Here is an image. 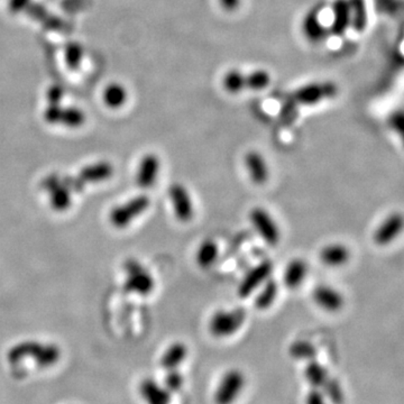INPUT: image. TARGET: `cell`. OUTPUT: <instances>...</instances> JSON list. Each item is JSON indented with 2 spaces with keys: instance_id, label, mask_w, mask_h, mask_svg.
<instances>
[{
  "instance_id": "836d02e7",
  "label": "cell",
  "mask_w": 404,
  "mask_h": 404,
  "mask_svg": "<svg viewBox=\"0 0 404 404\" xmlns=\"http://www.w3.org/2000/svg\"><path fill=\"white\" fill-rule=\"evenodd\" d=\"M305 404H330L321 389L310 387L305 396Z\"/></svg>"
},
{
  "instance_id": "e0dca14e",
  "label": "cell",
  "mask_w": 404,
  "mask_h": 404,
  "mask_svg": "<svg viewBox=\"0 0 404 404\" xmlns=\"http://www.w3.org/2000/svg\"><path fill=\"white\" fill-rule=\"evenodd\" d=\"M245 167L249 180L255 185H264L269 179V167L267 158L258 151H251L245 156Z\"/></svg>"
},
{
  "instance_id": "3957f363",
  "label": "cell",
  "mask_w": 404,
  "mask_h": 404,
  "mask_svg": "<svg viewBox=\"0 0 404 404\" xmlns=\"http://www.w3.org/2000/svg\"><path fill=\"white\" fill-rule=\"evenodd\" d=\"M247 378L242 369H229L221 375L212 393L214 404H235L246 387Z\"/></svg>"
},
{
  "instance_id": "d590c367",
  "label": "cell",
  "mask_w": 404,
  "mask_h": 404,
  "mask_svg": "<svg viewBox=\"0 0 404 404\" xmlns=\"http://www.w3.org/2000/svg\"><path fill=\"white\" fill-rule=\"evenodd\" d=\"M240 0H220V5L227 12H234L239 6Z\"/></svg>"
},
{
  "instance_id": "5bb4252c",
  "label": "cell",
  "mask_w": 404,
  "mask_h": 404,
  "mask_svg": "<svg viewBox=\"0 0 404 404\" xmlns=\"http://www.w3.org/2000/svg\"><path fill=\"white\" fill-rule=\"evenodd\" d=\"M161 172V160L154 153H149L144 155L140 161L136 171L135 181L142 189H150L158 182V176Z\"/></svg>"
},
{
  "instance_id": "2e32d148",
  "label": "cell",
  "mask_w": 404,
  "mask_h": 404,
  "mask_svg": "<svg viewBox=\"0 0 404 404\" xmlns=\"http://www.w3.org/2000/svg\"><path fill=\"white\" fill-rule=\"evenodd\" d=\"M114 165L108 161L94 162L92 165H85L76 174L78 179L87 187L88 185H97L107 181L114 176Z\"/></svg>"
},
{
  "instance_id": "d6986e66",
  "label": "cell",
  "mask_w": 404,
  "mask_h": 404,
  "mask_svg": "<svg viewBox=\"0 0 404 404\" xmlns=\"http://www.w3.org/2000/svg\"><path fill=\"white\" fill-rule=\"evenodd\" d=\"M309 273V265L307 261L301 258H292L285 267L282 281L289 290L299 289L307 278Z\"/></svg>"
},
{
  "instance_id": "d6a6232c",
  "label": "cell",
  "mask_w": 404,
  "mask_h": 404,
  "mask_svg": "<svg viewBox=\"0 0 404 404\" xmlns=\"http://www.w3.org/2000/svg\"><path fill=\"white\" fill-rule=\"evenodd\" d=\"M226 90L230 94H238L243 90V74L237 70L229 71L223 81Z\"/></svg>"
},
{
  "instance_id": "83f0119b",
  "label": "cell",
  "mask_w": 404,
  "mask_h": 404,
  "mask_svg": "<svg viewBox=\"0 0 404 404\" xmlns=\"http://www.w3.org/2000/svg\"><path fill=\"white\" fill-rule=\"evenodd\" d=\"M351 16L355 31L363 32L367 26V10L365 0H348Z\"/></svg>"
},
{
  "instance_id": "f546056e",
  "label": "cell",
  "mask_w": 404,
  "mask_h": 404,
  "mask_svg": "<svg viewBox=\"0 0 404 404\" xmlns=\"http://www.w3.org/2000/svg\"><path fill=\"white\" fill-rule=\"evenodd\" d=\"M289 353L291 357L298 360H305V362L314 360L317 356L316 347L307 340H298L291 344Z\"/></svg>"
},
{
  "instance_id": "4fadbf2b",
  "label": "cell",
  "mask_w": 404,
  "mask_h": 404,
  "mask_svg": "<svg viewBox=\"0 0 404 404\" xmlns=\"http://www.w3.org/2000/svg\"><path fill=\"white\" fill-rule=\"evenodd\" d=\"M311 298L320 309L327 312H338L345 305L343 293L333 285H317L311 292Z\"/></svg>"
},
{
  "instance_id": "7c38bea8",
  "label": "cell",
  "mask_w": 404,
  "mask_h": 404,
  "mask_svg": "<svg viewBox=\"0 0 404 404\" xmlns=\"http://www.w3.org/2000/svg\"><path fill=\"white\" fill-rule=\"evenodd\" d=\"M338 92L334 83H317L305 85L293 94L292 99L301 105H314L327 98H333Z\"/></svg>"
},
{
  "instance_id": "30bf717a",
  "label": "cell",
  "mask_w": 404,
  "mask_h": 404,
  "mask_svg": "<svg viewBox=\"0 0 404 404\" xmlns=\"http://www.w3.org/2000/svg\"><path fill=\"white\" fill-rule=\"evenodd\" d=\"M274 265L269 260H264L249 269L242 278L237 287V294L240 299H247L258 290L264 282L272 276Z\"/></svg>"
},
{
  "instance_id": "44dd1931",
  "label": "cell",
  "mask_w": 404,
  "mask_h": 404,
  "mask_svg": "<svg viewBox=\"0 0 404 404\" xmlns=\"http://www.w3.org/2000/svg\"><path fill=\"white\" fill-rule=\"evenodd\" d=\"M280 287L278 281L272 276L264 282L258 290L255 292L254 307L260 311H265L272 307L278 299Z\"/></svg>"
},
{
  "instance_id": "cb8c5ba5",
  "label": "cell",
  "mask_w": 404,
  "mask_h": 404,
  "mask_svg": "<svg viewBox=\"0 0 404 404\" xmlns=\"http://www.w3.org/2000/svg\"><path fill=\"white\" fill-rule=\"evenodd\" d=\"M219 258V246L214 239H205L200 243L194 254V261L200 269H205L212 267Z\"/></svg>"
},
{
  "instance_id": "484cf974",
  "label": "cell",
  "mask_w": 404,
  "mask_h": 404,
  "mask_svg": "<svg viewBox=\"0 0 404 404\" xmlns=\"http://www.w3.org/2000/svg\"><path fill=\"white\" fill-rule=\"evenodd\" d=\"M302 28H303L305 35L312 42L320 41L327 34L325 26L320 22L318 12H314V10L305 16L303 24H302Z\"/></svg>"
},
{
  "instance_id": "8d00e7d4",
  "label": "cell",
  "mask_w": 404,
  "mask_h": 404,
  "mask_svg": "<svg viewBox=\"0 0 404 404\" xmlns=\"http://www.w3.org/2000/svg\"><path fill=\"white\" fill-rule=\"evenodd\" d=\"M389 123H391V126L393 128L398 131V132H402V126H403V118H402V115H398V116H392L391 117V120H389Z\"/></svg>"
},
{
  "instance_id": "ac0fdd59",
  "label": "cell",
  "mask_w": 404,
  "mask_h": 404,
  "mask_svg": "<svg viewBox=\"0 0 404 404\" xmlns=\"http://www.w3.org/2000/svg\"><path fill=\"white\" fill-rule=\"evenodd\" d=\"M352 258V252L343 243L327 244L320 249L319 260L328 267H342L348 264Z\"/></svg>"
},
{
  "instance_id": "603a6c76",
  "label": "cell",
  "mask_w": 404,
  "mask_h": 404,
  "mask_svg": "<svg viewBox=\"0 0 404 404\" xmlns=\"http://www.w3.org/2000/svg\"><path fill=\"white\" fill-rule=\"evenodd\" d=\"M333 14L334 21L331 24L330 32L336 36L343 35L352 23L348 0H335L333 3Z\"/></svg>"
},
{
  "instance_id": "6da1fadb",
  "label": "cell",
  "mask_w": 404,
  "mask_h": 404,
  "mask_svg": "<svg viewBox=\"0 0 404 404\" xmlns=\"http://www.w3.org/2000/svg\"><path fill=\"white\" fill-rule=\"evenodd\" d=\"M62 352L56 344L41 343L37 340H24L8 349L6 360L10 364H19L32 358L41 369L56 367L61 360Z\"/></svg>"
},
{
  "instance_id": "277c9868",
  "label": "cell",
  "mask_w": 404,
  "mask_h": 404,
  "mask_svg": "<svg viewBox=\"0 0 404 404\" xmlns=\"http://www.w3.org/2000/svg\"><path fill=\"white\" fill-rule=\"evenodd\" d=\"M124 271L126 273V280L124 283L126 292L144 296H149L155 289V280L152 273L137 260H127L124 264Z\"/></svg>"
},
{
  "instance_id": "ba28073f",
  "label": "cell",
  "mask_w": 404,
  "mask_h": 404,
  "mask_svg": "<svg viewBox=\"0 0 404 404\" xmlns=\"http://www.w3.org/2000/svg\"><path fill=\"white\" fill-rule=\"evenodd\" d=\"M41 187L49 196L51 208L58 212L69 210L72 205L74 194L65 185L61 174L51 173L42 180Z\"/></svg>"
},
{
  "instance_id": "4dcf8cb0",
  "label": "cell",
  "mask_w": 404,
  "mask_h": 404,
  "mask_svg": "<svg viewBox=\"0 0 404 404\" xmlns=\"http://www.w3.org/2000/svg\"><path fill=\"white\" fill-rule=\"evenodd\" d=\"M269 83H271V76L265 70H258L254 71L252 74H243L244 89L262 90V89L267 88Z\"/></svg>"
},
{
  "instance_id": "52a82bcc",
  "label": "cell",
  "mask_w": 404,
  "mask_h": 404,
  "mask_svg": "<svg viewBox=\"0 0 404 404\" xmlns=\"http://www.w3.org/2000/svg\"><path fill=\"white\" fill-rule=\"evenodd\" d=\"M43 119L50 125L80 128L85 123L87 116L83 109L76 106H65L62 103H47L43 112Z\"/></svg>"
},
{
  "instance_id": "1f68e13d",
  "label": "cell",
  "mask_w": 404,
  "mask_h": 404,
  "mask_svg": "<svg viewBox=\"0 0 404 404\" xmlns=\"http://www.w3.org/2000/svg\"><path fill=\"white\" fill-rule=\"evenodd\" d=\"M162 384L165 385V389L169 392L172 393L173 396H174V394L181 392L183 387H185V375L182 374L180 369H170V371H167V373H165V380H163Z\"/></svg>"
},
{
  "instance_id": "7a4b0ae2",
  "label": "cell",
  "mask_w": 404,
  "mask_h": 404,
  "mask_svg": "<svg viewBox=\"0 0 404 404\" xmlns=\"http://www.w3.org/2000/svg\"><path fill=\"white\" fill-rule=\"evenodd\" d=\"M247 312L243 308H235L232 310L214 311L208 322V330L211 336L218 339L229 338L237 334L246 321Z\"/></svg>"
},
{
  "instance_id": "ffe728a7",
  "label": "cell",
  "mask_w": 404,
  "mask_h": 404,
  "mask_svg": "<svg viewBox=\"0 0 404 404\" xmlns=\"http://www.w3.org/2000/svg\"><path fill=\"white\" fill-rule=\"evenodd\" d=\"M187 356H189L187 346L183 342H174L167 346V348L162 354L160 365L165 372L170 369H178L185 363Z\"/></svg>"
},
{
  "instance_id": "f1b7e54d",
  "label": "cell",
  "mask_w": 404,
  "mask_h": 404,
  "mask_svg": "<svg viewBox=\"0 0 404 404\" xmlns=\"http://www.w3.org/2000/svg\"><path fill=\"white\" fill-rule=\"evenodd\" d=\"M322 392L330 404H344L345 402V392H344L343 385L336 378L330 376L328 381L322 385Z\"/></svg>"
},
{
  "instance_id": "d4e9b609",
  "label": "cell",
  "mask_w": 404,
  "mask_h": 404,
  "mask_svg": "<svg viewBox=\"0 0 404 404\" xmlns=\"http://www.w3.org/2000/svg\"><path fill=\"white\" fill-rule=\"evenodd\" d=\"M330 376L328 369L316 358L308 360L305 369H303V378H305V382L310 385V387L321 389L322 385L328 381Z\"/></svg>"
},
{
  "instance_id": "9a60e30c",
  "label": "cell",
  "mask_w": 404,
  "mask_h": 404,
  "mask_svg": "<svg viewBox=\"0 0 404 404\" xmlns=\"http://www.w3.org/2000/svg\"><path fill=\"white\" fill-rule=\"evenodd\" d=\"M138 394L145 404H171L173 394L155 378H146L138 385Z\"/></svg>"
},
{
  "instance_id": "8992f818",
  "label": "cell",
  "mask_w": 404,
  "mask_h": 404,
  "mask_svg": "<svg viewBox=\"0 0 404 404\" xmlns=\"http://www.w3.org/2000/svg\"><path fill=\"white\" fill-rule=\"evenodd\" d=\"M249 220L267 246H278L281 242V229L269 210L263 207H254L249 211Z\"/></svg>"
},
{
  "instance_id": "e575fe53",
  "label": "cell",
  "mask_w": 404,
  "mask_h": 404,
  "mask_svg": "<svg viewBox=\"0 0 404 404\" xmlns=\"http://www.w3.org/2000/svg\"><path fill=\"white\" fill-rule=\"evenodd\" d=\"M31 1L32 0H9L8 7L10 12L18 14V12H24Z\"/></svg>"
},
{
  "instance_id": "9c48e42d",
  "label": "cell",
  "mask_w": 404,
  "mask_h": 404,
  "mask_svg": "<svg viewBox=\"0 0 404 404\" xmlns=\"http://www.w3.org/2000/svg\"><path fill=\"white\" fill-rule=\"evenodd\" d=\"M167 196L176 220L182 224L190 223L194 219L196 209L189 189L183 183L176 182L167 189Z\"/></svg>"
},
{
  "instance_id": "4316f807",
  "label": "cell",
  "mask_w": 404,
  "mask_h": 404,
  "mask_svg": "<svg viewBox=\"0 0 404 404\" xmlns=\"http://www.w3.org/2000/svg\"><path fill=\"white\" fill-rule=\"evenodd\" d=\"M85 59V47L79 42H69L65 47V62L70 70H78Z\"/></svg>"
},
{
  "instance_id": "7402d4cb",
  "label": "cell",
  "mask_w": 404,
  "mask_h": 404,
  "mask_svg": "<svg viewBox=\"0 0 404 404\" xmlns=\"http://www.w3.org/2000/svg\"><path fill=\"white\" fill-rule=\"evenodd\" d=\"M101 98L107 108L116 110V109L123 108L124 106L126 105L128 101V90L126 85L115 81L106 85L101 94Z\"/></svg>"
},
{
  "instance_id": "8fae6325",
  "label": "cell",
  "mask_w": 404,
  "mask_h": 404,
  "mask_svg": "<svg viewBox=\"0 0 404 404\" xmlns=\"http://www.w3.org/2000/svg\"><path fill=\"white\" fill-rule=\"evenodd\" d=\"M403 226V214L398 211L391 212L376 226L372 235L373 242L378 246H387L401 235Z\"/></svg>"
},
{
  "instance_id": "5b68a950",
  "label": "cell",
  "mask_w": 404,
  "mask_h": 404,
  "mask_svg": "<svg viewBox=\"0 0 404 404\" xmlns=\"http://www.w3.org/2000/svg\"><path fill=\"white\" fill-rule=\"evenodd\" d=\"M150 205L151 199L146 194L134 196L128 201L112 208L109 214V221L115 228H126L135 219L145 214Z\"/></svg>"
}]
</instances>
